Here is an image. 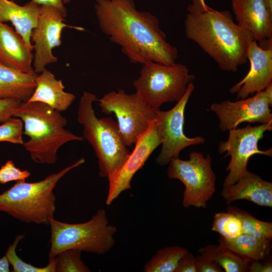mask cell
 <instances>
[{
  "label": "cell",
  "instance_id": "cell-11",
  "mask_svg": "<svg viewBox=\"0 0 272 272\" xmlns=\"http://www.w3.org/2000/svg\"><path fill=\"white\" fill-rule=\"evenodd\" d=\"M194 88L193 83L189 84L184 96L170 110L156 109L155 120L162 141L161 150L156 162L160 166L166 165L172 158H178L181 151L185 148L202 144L205 142V138L200 136L189 138L183 131L185 107Z\"/></svg>",
  "mask_w": 272,
  "mask_h": 272
},
{
  "label": "cell",
  "instance_id": "cell-34",
  "mask_svg": "<svg viewBox=\"0 0 272 272\" xmlns=\"http://www.w3.org/2000/svg\"><path fill=\"white\" fill-rule=\"evenodd\" d=\"M40 6L53 7L57 9L65 18L67 15V10L65 5L72 0H31Z\"/></svg>",
  "mask_w": 272,
  "mask_h": 272
},
{
  "label": "cell",
  "instance_id": "cell-36",
  "mask_svg": "<svg viewBox=\"0 0 272 272\" xmlns=\"http://www.w3.org/2000/svg\"><path fill=\"white\" fill-rule=\"evenodd\" d=\"M191 1L192 4H190L187 7L188 12H203L211 8L206 5L205 0H191Z\"/></svg>",
  "mask_w": 272,
  "mask_h": 272
},
{
  "label": "cell",
  "instance_id": "cell-27",
  "mask_svg": "<svg viewBox=\"0 0 272 272\" xmlns=\"http://www.w3.org/2000/svg\"><path fill=\"white\" fill-rule=\"evenodd\" d=\"M24 238L22 234L18 235L13 243L10 244L5 254L10 264L13 267L14 272H56L55 257L49 258L47 265L43 267L34 266L24 261L16 254V249L19 242Z\"/></svg>",
  "mask_w": 272,
  "mask_h": 272
},
{
  "label": "cell",
  "instance_id": "cell-26",
  "mask_svg": "<svg viewBox=\"0 0 272 272\" xmlns=\"http://www.w3.org/2000/svg\"><path fill=\"white\" fill-rule=\"evenodd\" d=\"M212 230L226 239L235 238L243 233L240 218L230 212H220L214 216Z\"/></svg>",
  "mask_w": 272,
  "mask_h": 272
},
{
  "label": "cell",
  "instance_id": "cell-14",
  "mask_svg": "<svg viewBox=\"0 0 272 272\" xmlns=\"http://www.w3.org/2000/svg\"><path fill=\"white\" fill-rule=\"evenodd\" d=\"M156 120L138 139L134 148L121 168L109 176V190L106 204L110 205L123 191L131 188L130 182L134 174L143 168L154 151L161 144Z\"/></svg>",
  "mask_w": 272,
  "mask_h": 272
},
{
  "label": "cell",
  "instance_id": "cell-5",
  "mask_svg": "<svg viewBox=\"0 0 272 272\" xmlns=\"http://www.w3.org/2000/svg\"><path fill=\"white\" fill-rule=\"evenodd\" d=\"M97 100L96 95L85 91L79 102L77 120L83 126V138L92 146L98 159L99 176L108 178L121 168L130 152L117 122L111 117L96 116L93 104Z\"/></svg>",
  "mask_w": 272,
  "mask_h": 272
},
{
  "label": "cell",
  "instance_id": "cell-10",
  "mask_svg": "<svg viewBox=\"0 0 272 272\" xmlns=\"http://www.w3.org/2000/svg\"><path fill=\"white\" fill-rule=\"evenodd\" d=\"M271 129L272 122H270L256 126L249 124L241 128L236 127L228 130V139L221 141L218 146L220 154L225 153L224 157L231 158L226 168L229 173L225 178L223 187L234 184L248 171L247 163L254 155L272 156L271 148L261 150L258 148V143L263 139L264 133Z\"/></svg>",
  "mask_w": 272,
  "mask_h": 272
},
{
  "label": "cell",
  "instance_id": "cell-12",
  "mask_svg": "<svg viewBox=\"0 0 272 272\" xmlns=\"http://www.w3.org/2000/svg\"><path fill=\"white\" fill-rule=\"evenodd\" d=\"M272 84L253 96L232 102L225 100L213 103L210 109L219 120L220 130L224 132L237 127L241 123L272 122Z\"/></svg>",
  "mask_w": 272,
  "mask_h": 272
},
{
  "label": "cell",
  "instance_id": "cell-19",
  "mask_svg": "<svg viewBox=\"0 0 272 272\" xmlns=\"http://www.w3.org/2000/svg\"><path fill=\"white\" fill-rule=\"evenodd\" d=\"M41 10V6L32 1L20 6L10 0H0V22H11L16 32L32 51L31 33L37 25Z\"/></svg>",
  "mask_w": 272,
  "mask_h": 272
},
{
  "label": "cell",
  "instance_id": "cell-20",
  "mask_svg": "<svg viewBox=\"0 0 272 272\" xmlns=\"http://www.w3.org/2000/svg\"><path fill=\"white\" fill-rule=\"evenodd\" d=\"M36 83L33 93L26 102L43 103L61 112L66 110L76 98L74 94L64 91L62 81L46 68L37 75Z\"/></svg>",
  "mask_w": 272,
  "mask_h": 272
},
{
  "label": "cell",
  "instance_id": "cell-22",
  "mask_svg": "<svg viewBox=\"0 0 272 272\" xmlns=\"http://www.w3.org/2000/svg\"><path fill=\"white\" fill-rule=\"evenodd\" d=\"M219 243L250 262L263 260L269 254L271 247V242L244 233L234 238L221 237Z\"/></svg>",
  "mask_w": 272,
  "mask_h": 272
},
{
  "label": "cell",
  "instance_id": "cell-24",
  "mask_svg": "<svg viewBox=\"0 0 272 272\" xmlns=\"http://www.w3.org/2000/svg\"><path fill=\"white\" fill-rule=\"evenodd\" d=\"M187 251L177 245L159 249L145 264L143 271L174 272L179 260Z\"/></svg>",
  "mask_w": 272,
  "mask_h": 272
},
{
  "label": "cell",
  "instance_id": "cell-1",
  "mask_svg": "<svg viewBox=\"0 0 272 272\" xmlns=\"http://www.w3.org/2000/svg\"><path fill=\"white\" fill-rule=\"evenodd\" d=\"M101 31L119 46L130 62L143 64L154 61L176 62L177 48L167 40L158 18L138 10L133 0H94Z\"/></svg>",
  "mask_w": 272,
  "mask_h": 272
},
{
  "label": "cell",
  "instance_id": "cell-23",
  "mask_svg": "<svg viewBox=\"0 0 272 272\" xmlns=\"http://www.w3.org/2000/svg\"><path fill=\"white\" fill-rule=\"evenodd\" d=\"M200 255L217 262L226 272L248 271L250 262L221 245H208L199 249Z\"/></svg>",
  "mask_w": 272,
  "mask_h": 272
},
{
  "label": "cell",
  "instance_id": "cell-38",
  "mask_svg": "<svg viewBox=\"0 0 272 272\" xmlns=\"http://www.w3.org/2000/svg\"><path fill=\"white\" fill-rule=\"evenodd\" d=\"M263 2L266 9L272 14V0H263Z\"/></svg>",
  "mask_w": 272,
  "mask_h": 272
},
{
  "label": "cell",
  "instance_id": "cell-35",
  "mask_svg": "<svg viewBox=\"0 0 272 272\" xmlns=\"http://www.w3.org/2000/svg\"><path fill=\"white\" fill-rule=\"evenodd\" d=\"M248 271L250 272H271V262L262 263L260 261L250 262Z\"/></svg>",
  "mask_w": 272,
  "mask_h": 272
},
{
  "label": "cell",
  "instance_id": "cell-33",
  "mask_svg": "<svg viewBox=\"0 0 272 272\" xmlns=\"http://www.w3.org/2000/svg\"><path fill=\"white\" fill-rule=\"evenodd\" d=\"M197 272H223L222 267L216 261L201 255L196 257Z\"/></svg>",
  "mask_w": 272,
  "mask_h": 272
},
{
  "label": "cell",
  "instance_id": "cell-17",
  "mask_svg": "<svg viewBox=\"0 0 272 272\" xmlns=\"http://www.w3.org/2000/svg\"><path fill=\"white\" fill-rule=\"evenodd\" d=\"M227 204L246 199L263 207H272V183L248 171L234 184L223 187L221 193Z\"/></svg>",
  "mask_w": 272,
  "mask_h": 272
},
{
  "label": "cell",
  "instance_id": "cell-30",
  "mask_svg": "<svg viewBox=\"0 0 272 272\" xmlns=\"http://www.w3.org/2000/svg\"><path fill=\"white\" fill-rule=\"evenodd\" d=\"M30 175L29 171L17 168L13 161L9 160L0 167V184H4L13 181H24Z\"/></svg>",
  "mask_w": 272,
  "mask_h": 272
},
{
  "label": "cell",
  "instance_id": "cell-4",
  "mask_svg": "<svg viewBox=\"0 0 272 272\" xmlns=\"http://www.w3.org/2000/svg\"><path fill=\"white\" fill-rule=\"evenodd\" d=\"M84 158L60 171L34 182L18 181L0 194V212L26 223L49 225L56 210L53 190L59 181L72 170L83 164Z\"/></svg>",
  "mask_w": 272,
  "mask_h": 272
},
{
  "label": "cell",
  "instance_id": "cell-7",
  "mask_svg": "<svg viewBox=\"0 0 272 272\" xmlns=\"http://www.w3.org/2000/svg\"><path fill=\"white\" fill-rule=\"evenodd\" d=\"M195 80L187 66L150 61L142 64L139 77L133 82L135 92L153 108L167 102H178Z\"/></svg>",
  "mask_w": 272,
  "mask_h": 272
},
{
  "label": "cell",
  "instance_id": "cell-13",
  "mask_svg": "<svg viewBox=\"0 0 272 272\" xmlns=\"http://www.w3.org/2000/svg\"><path fill=\"white\" fill-rule=\"evenodd\" d=\"M64 21V17L57 9L41 6L37 25L31 36L33 50L35 51L32 65L36 74L41 73L47 65L57 62L58 58L53 55L52 51L61 44V35L64 28L83 30L68 25Z\"/></svg>",
  "mask_w": 272,
  "mask_h": 272
},
{
  "label": "cell",
  "instance_id": "cell-6",
  "mask_svg": "<svg viewBox=\"0 0 272 272\" xmlns=\"http://www.w3.org/2000/svg\"><path fill=\"white\" fill-rule=\"evenodd\" d=\"M50 227L49 258L68 249H78L104 254L114 246L117 229L109 224L106 211L98 210L88 221L71 224L49 220Z\"/></svg>",
  "mask_w": 272,
  "mask_h": 272
},
{
  "label": "cell",
  "instance_id": "cell-18",
  "mask_svg": "<svg viewBox=\"0 0 272 272\" xmlns=\"http://www.w3.org/2000/svg\"><path fill=\"white\" fill-rule=\"evenodd\" d=\"M33 59L32 51L16 31L0 22V64L25 73L35 74Z\"/></svg>",
  "mask_w": 272,
  "mask_h": 272
},
{
  "label": "cell",
  "instance_id": "cell-37",
  "mask_svg": "<svg viewBox=\"0 0 272 272\" xmlns=\"http://www.w3.org/2000/svg\"><path fill=\"white\" fill-rule=\"evenodd\" d=\"M10 263L6 255L0 258V272L10 271Z\"/></svg>",
  "mask_w": 272,
  "mask_h": 272
},
{
  "label": "cell",
  "instance_id": "cell-25",
  "mask_svg": "<svg viewBox=\"0 0 272 272\" xmlns=\"http://www.w3.org/2000/svg\"><path fill=\"white\" fill-rule=\"evenodd\" d=\"M227 212L237 215L242 224L243 233L263 240L271 242L272 240V223L259 220L245 211L229 206Z\"/></svg>",
  "mask_w": 272,
  "mask_h": 272
},
{
  "label": "cell",
  "instance_id": "cell-9",
  "mask_svg": "<svg viewBox=\"0 0 272 272\" xmlns=\"http://www.w3.org/2000/svg\"><path fill=\"white\" fill-rule=\"evenodd\" d=\"M97 101L103 113L115 114L119 132L127 147L134 145L155 119L156 109L137 92L127 94L119 89L105 94Z\"/></svg>",
  "mask_w": 272,
  "mask_h": 272
},
{
  "label": "cell",
  "instance_id": "cell-28",
  "mask_svg": "<svg viewBox=\"0 0 272 272\" xmlns=\"http://www.w3.org/2000/svg\"><path fill=\"white\" fill-rule=\"evenodd\" d=\"M82 252L78 249H68L59 253L54 257L56 272L90 271L81 259Z\"/></svg>",
  "mask_w": 272,
  "mask_h": 272
},
{
  "label": "cell",
  "instance_id": "cell-3",
  "mask_svg": "<svg viewBox=\"0 0 272 272\" xmlns=\"http://www.w3.org/2000/svg\"><path fill=\"white\" fill-rule=\"evenodd\" d=\"M13 116L22 121L23 134L29 138L23 146L37 163L55 164L61 147L84 139L64 128L67 121L60 112L43 103L23 102Z\"/></svg>",
  "mask_w": 272,
  "mask_h": 272
},
{
  "label": "cell",
  "instance_id": "cell-15",
  "mask_svg": "<svg viewBox=\"0 0 272 272\" xmlns=\"http://www.w3.org/2000/svg\"><path fill=\"white\" fill-rule=\"evenodd\" d=\"M250 64L247 75L230 89L237 99H244L264 90L272 84V44L259 46L255 40L249 44L247 52Z\"/></svg>",
  "mask_w": 272,
  "mask_h": 272
},
{
  "label": "cell",
  "instance_id": "cell-29",
  "mask_svg": "<svg viewBox=\"0 0 272 272\" xmlns=\"http://www.w3.org/2000/svg\"><path fill=\"white\" fill-rule=\"evenodd\" d=\"M23 123L19 118L12 117L0 125V142L23 145Z\"/></svg>",
  "mask_w": 272,
  "mask_h": 272
},
{
  "label": "cell",
  "instance_id": "cell-21",
  "mask_svg": "<svg viewBox=\"0 0 272 272\" xmlns=\"http://www.w3.org/2000/svg\"><path fill=\"white\" fill-rule=\"evenodd\" d=\"M37 76L0 64V100L11 98L27 101L35 88Z\"/></svg>",
  "mask_w": 272,
  "mask_h": 272
},
{
  "label": "cell",
  "instance_id": "cell-32",
  "mask_svg": "<svg viewBox=\"0 0 272 272\" xmlns=\"http://www.w3.org/2000/svg\"><path fill=\"white\" fill-rule=\"evenodd\" d=\"M174 272H197L196 257L187 251L179 260Z\"/></svg>",
  "mask_w": 272,
  "mask_h": 272
},
{
  "label": "cell",
  "instance_id": "cell-16",
  "mask_svg": "<svg viewBox=\"0 0 272 272\" xmlns=\"http://www.w3.org/2000/svg\"><path fill=\"white\" fill-rule=\"evenodd\" d=\"M232 8L237 25L256 42L272 39V14L263 0H232Z\"/></svg>",
  "mask_w": 272,
  "mask_h": 272
},
{
  "label": "cell",
  "instance_id": "cell-2",
  "mask_svg": "<svg viewBox=\"0 0 272 272\" xmlns=\"http://www.w3.org/2000/svg\"><path fill=\"white\" fill-rule=\"evenodd\" d=\"M186 37L195 42L224 72H236L248 61L252 35L233 21L228 11L210 8L200 13L188 12L184 21Z\"/></svg>",
  "mask_w": 272,
  "mask_h": 272
},
{
  "label": "cell",
  "instance_id": "cell-31",
  "mask_svg": "<svg viewBox=\"0 0 272 272\" xmlns=\"http://www.w3.org/2000/svg\"><path fill=\"white\" fill-rule=\"evenodd\" d=\"M23 102L17 99L0 100V122H4L13 116L14 112Z\"/></svg>",
  "mask_w": 272,
  "mask_h": 272
},
{
  "label": "cell",
  "instance_id": "cell-8",
  "mask_svg": "<svg viewBox=\"0 0 272 272\" xmlns=\"http://www.w3.org/2000/svg\"><path fill=\"white\" fill-rule=\"evenodd\" d=\"M168 164V177L178 179L184 185L183 207L206 208L216 191V177L211 156L193 151L188 160L174 158Z\"/></svg>",
  "mask_w": 272,
  "mask_h": 272
}]
</instances>
